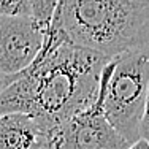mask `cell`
<instances>
[{
    "instance_id": "obj_1",
    "label": "cell",
    "mask_w": 149,
    "mask_h": 149,
    "mask_svg": "<svg viewBox=\"0 0 149 149\" xmlns=\"http://www.w3.org/2000/svg\"><path fill=\"white\" fill-rule=\"evenodd\" d=\"M109 57L67 40L49 27L46 43L29 68L0 94V113H26L46 129L59 125L97 98Z\"/></svg>"
},
{
    "instance_id": "obj_2",
    "label": "cell",
    "mask_w": 149,
    "mask_h": 149,
    "mask_svg": "<svg viewBox=\"0 0 149 149\" xmlns=\"http://www.w3.org/2000/svg\"><path fill=\"white\" fill-rule=\"evenodd\" d=\"M51 27L113 59L149 45V8L136 0H62Z\"/></svg>"
},
{
    "instance_id": "obj_3",
    "label": "cell",
    "mask_w": 149,
    "mask_h": 149,
    "mask_svg": "<svg viewBox=\"0 0 149 149\" xmlns=\"http://www.w3.org/2000/svg\"><path fill=\"white\" fill-rule=\"evenodd\" d=\"M149 91V45L132 48L105 65L100 81L103 111L130 143L141 138Z\"/></svg>"
},
{
    "instance_id": "obj_4",
    "label": "cell",
    "mask_w": 149,
    "mask_h": 149,
    "mask_svg": "<svg viewBox=\"0 0 149 149\" xmlns=\"http://www.w3.org/2000/svg\"><path fill=\"white\" fill-rule=\"evenodd\" d=\"M130 141L103 111V95L72 118L48 130V149H129Z\"/></svg>"
},
{
    "instance_id": "obj_5",
    "label": "cell",
    "mask_w": 149,
    "mask_h": 149,
    "mask_svg": "<svg viewBox=\"0 0 149 149\" xmlns=\"http://www.w3.org/2000/svg\"><path fill=\"white\" fill-rule=\"evenodd\" d=\"M48 29L33 16H0V72L17 74L41 52Z\"/></svg>"
},
{
    "instance_id": "obj_6",
    "label": "cell",
    "mask_w": 149,
    "mask_h": 149,
    "mask_svg": "<svg viewBox=\"0 0 149 149\" xmlns=\"http://www.w3.org/2000/svg\"><path fill=\"white\" fill-rule=\"evenodd\" d=\"M0 149H48V129L26 113H0Z\"/></svg>"
},
{
    "instance_id": "obj_7",
    "label": "cell",
    "mask_w": 149,
    "mask_h": 149,
    "mask_svg": "<svg viewBox=\"0 0 149 149\" xmlns=\"http://www.w3.org/2000/svg\"><path fill=\"white\" fill-rule=\"evenodd\" d=\"M60 3H62V0H30L32 16L49 30Z\"/></svg>"
},
{
    "instance_id": "obj_8",
    "label": "cell",
    "mask_w": 149,
    "mask_h": 149,
    "mask_svg": "<svg viewBox=\"0 0 149 149\" xmlns=\"http://www.w3.org/2000/svg\"><path fill=\"white\" fill-rule=\"evenodd\" d=\"M0 16H32L30 0H0Z\"/></svg>"
},
{
    "instance_id": "obj_9",
    "label": "cell",
    "mask_w": 149,
    "mask_h": 149,
    "mask_svg": "<svg viewBox=\"0 0 149 149\" xmlns=\"http://www.w3.org/2000/svg\"><path fill=\"white\" fill-rule=\"evenodd\" d=\"M141 138L149 140V91H148V98H146V108H144L143 120H141V130H140Z\"/></svg>"
},
{
    "instance_id": "obj_10",
    "label": "cell",
    "mask_w": 149,
    "mask_h": 149,
    "mask_svg": "<svg viewBox=\"0 0 149 149\" xmlns=\"http://www.w3.org/2000/svg\"><path fill=\"white\" fill-rule=\"evenodd\" d=\"M16 76H17V74H8V73L0 72V94H2V92L16 79Z\"/></svg>"
},
{
    "instance_id": "obj_11",
    "label": "cell",
    "mask_w": 149,
    "mask_h": 149,
    "mask_svg": "<svg viewBox=\"0 0 149 149\" xmlns=\"http://www.w3.org/2000/svg\"><path fill=\"white\" fill-rule=\"evenodd\" d=\"M129 149H149V140L148 138H138L129 146Z\"/></svg>"
},
{
    "instance_id": "obj_12",
    "label": "cell",
    "mask_w": 149,
    "mask_h": 149,
    "mask_svg": "<svg viewBox=\"0 0 149 149\" xmlns=\"http://www.w3.org/2000/svg\"><path fill=\"white\" fill-rule=\"evenodd\" d=\"M136 2L141 3L143 6H148V8H149V0H136Z\"/></svg>"
}]
</instances>
